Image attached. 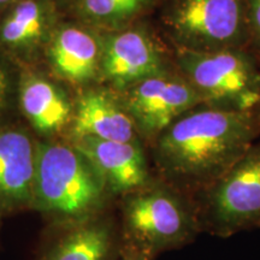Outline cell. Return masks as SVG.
I'll use <instances>...</instances> for the list:
<instances>
[{
  "instance_id": "d6986e66",
  "label": "cell",
  "mask_w": 260,
  "mask_h": 260,
  "mask_svg": "<svg viewBox=\"0 0 260 260\" xmlns=\"http://www.w3.org/2000/svg\"><path fill=\"white\" fill-rule=\"evenodd\" d=\"M12 0H0V5H4V4H8V3H11Z\"/></svg>"
},
{
  "instance_id": "ac0fdd59",
  "label": "cell",
  "mask_w": 260,
  "mask_h": 260,
  "mask_svg": "<svg viewBox=\"0 0 260 260\" xmlns=\"http://www.w3.org/2000/svg\"><path fill=\"white\" fill-rule=\"evenodd\" d=\"M10 87H11L10 75L4 68V65L0 64V109L4 106L6 99H8Z\"/></svg>"
},
{
  "instance_id": "7a4b0ae2",
  "label": "cell",
  "mask_w": 260,
  "mask_h": 260,
  "mask_svg": "<svg viewBox=\"0 0 260 260\" xmlns=\"http://www.w3.org/2000/svg\"><path fill=\"white\" fill-rule=\"evenodd\" d=\"M105 184L88 158L75 146H37L34 209L58 222L87 219L100 206Z\"/></svg>"
},
{
  "instance_id": "7c38bea8",
  "label": "cell",
  "mask_w": 260,
  "mask_h": 260,
  "mask_svg": "<svg viewBox=\"0 0 260 260\" xmlns=\"http://www.w3.org/2000/svg\"><path fill=\"white\" fill-rule=\"evenodd\" d=\"M103 34L79 27H65L54 35L50 60L54 70L71 82L99 79Z\"/></svg>"
},
{
  "instance_id": "8fae6325",
  "label": "cell",
  "mask_w": 260,
  "mask_h": 260,
  "mask_svg": "<svg viewBox=\"0 0 260 260\" xmlns=\"http://www.w3.org/2000/svg\"><path fill=\"white\" fill-rule=\"evenodd\" d=\"M75 147L88 158L104 184L113 193L139 189L148 177L140 141L117 142L93 138L75 139Z\"/></svg>"
},
{
  "instance_id": "6da1fadb",
  "label": "cell",
  "mask_w": 260,
  "mask_h": 260,
  "mask_svg": "<svg viewBox=\"0 0 260 260\" xmlns=\"http://www.w3.org/2000/svg\"><path fill=\"white\" fill-rule=\"evenodd\" d=\"M260 113L201 103L154 140L159 167L183 184L214 183L255 144Z\"/></svg>"
},
{
  "instance_id": "ffe728a7",
  "label": "cell",
  "mask_w": 260,
  "mask_h": 260,
  "mask_svg": "<svg viewBox=\"0 0 260 260\" xmlns=\"http://www.w3.org/2000/svg\"><path fill=\"white\" fill-rule=\"evenodd\" d=\"M259 113H260V109H259Z\"/></svg>"
},
{
  "instance_id": "9c48e42d",
  "label": "cell",
  "mask_w": 260,
  "mask_h": 260,
  "mask_svg": "<svg viewBox=\"0 0 260 260\" xmlns=\"http://www.w3.org/2000/svg\"><path fill=\"white\" fill-rule=\"evenodd\" d=\"M73 136L117 142H136L140 138L121 96L110 87L86 90L80 96L73 117Z\"/></svg>"
},
{
  "instance_id": "ba28073f",
  "label": "cell",
  "mask_w": 260,
  "mask_h": 260,
  "mask_svg": "<svg viewBox=\"0 0 260 260\" xmlns=\"http://www.w3.org/2000/svg\"><path fill=\"white\" fill-rule=\"evenodd\" d=\"M124 212L126 228L133 237L152 249L183 241L191 230V219L183 205L164 190L134 195Z\"/></svg>"
},
{
  "instance_id": "52a82bcc",
  "label": "cell",
  "mask_w": 260,
  "mask_h": 260,
  "mask_svg": "<svg viewBox=\"0 0 260 260\" xmlns=\"http://www.w3.org/2000/svg\"><path fill=\"white\" fill-rule=\"evenodd\" d=\"M210 212L223 232H232L260 218V144L253 145L214 182Z\"/></svg>"
},
{
  "instance_id": "2e32d148",
  "label": "cell",
  "mask_w": 260,
  "mask_h": 260,
  "mask_svg": "<svg viewBox=\"0 0 260 260\" xmlns=\"http://www.w3.org/2000/svg\"><path fill=\"white\" fill-rule=\"evenodd\" d=\"M46 29V11L37 0H23L15 6L0 27V40L10 47L37 44Z\"/></svg>"
},
{
  "instance_id": "3957f363",
  "label": "cell",
  "mask_w": 260,
  "mask_h": 260,
  "mask_svg": "<svg viewBox=\"0 0 260 260\" xmlns=\"http://www.w3.org/2000/svg\"><path fill=\"white\" fill-rule=\"evenodd\" d=\"M159 23L172 51L248 47V0H159Z\"/></svg>"
},
{
  "instance_id": "8992f818",
  "label": "cell",
  "mask_w": 260,
  "mask_h": 260,
  "mask_svg": "<svg viewBox=\"0 0 260 260\" xmlns=\"http://www.w3.org/2000/svg\"><path fill=\"white\" fill-rule=\"evenodd\" d=\"M139 135L155 140L172 122L199 105V94L176 68L118 93Z\"/></svg>"
},
{
  "instance_id": "30bf717a",
  "label": "cell",
  "mask_w": 260,
  "mask_h": 260,
  "mask_svg": "<svg viewBox=\"0 0 260 260\" xmlns=\"http://www.w3.org/2000/svg\"><path fill=\"white\" fill-rule=\"evenodd\" d=\"M37 146L21 129L0 126V211L32 204Z\"/></svg>"
},
{
  "instance_id": "9a60e30c",
  "label": "cell",
  "mask_w": 260,
  "mask_h": 260,
  "mask_svg": "<svg viewBox=\"0 0 260 260\" xmlns=\"http://www.w3.org/2000/svg\"><path fill=\"white\" fill-rule=\"evenodd\" d=\"M159 0H81L83 15L94 27L109 32L136 23Z\"/></svg>"
},
{
  "instance_id": "5b68a950",
  "label": "cell",
  "mask_w": 260,
  "mask_h": 260,
  "mask_svg": "<svg viewBox=\"0 0 260 260\" xmlns=\"http://www.w3.org/2000/svg\"><path fill=\"white\" fill-rule=\"evenodd\" d=\"M174 68L171 48L138 22L103 34L99 79L117 93Z\"/></svg>"
},
{
  "instance_id": "5bb4252c",
  "label": "cell",
  "mask_w": 260,
  "mask_h": 260,
  "mask_svg": "<svg viewBox=\"0 0 260 260\" xmlns=\"http://www.w3.org/2000/svg\"><path fill=\"white\" fill-rule=\"evenodd\" d=\"M110 245L111 236L104 224L82 223L57 243L46 260H105Z\"/></svg>"
},
{
  "instance_id": "277c9868",
  "label": "cell",
  "mask_w": 260,
  "mask_h": 260,
  "mask_svg": "<svg viewBox=\"0 0 260 260\" xmlns=\"http://www.w3.org/2000/svg\"><path fill=\"white\" fill-rule=\"evenodd\" d=\"M172 53L175 68L193 86L204 104L259 112L260 57L251 48Z\"/></svg>"
},
{
  "instance_id": "e0dca14e",
  "label": "cell",
  "mask_w": 260,
  "mask_h": 260,
  "mask_svg": "<svg viewBox=\"0 0 260 260\" xmlns=\"http://www.w3.org/2000/svg\"><path fill=\"white\" fill-rule=\"evenodd\" d=\"M248 47L260 57V0H248Z\"/></svg>"
},
{
  "instance_id": "4fadbf2b",
  "label": "cell",
  "mask_w": 260,
  "mask_h": 260,
  "mask_svg": "<svg viewBox=\"0 0 260 260\" xmlns=\"http://www.w3.org/2000/svg\"><path fill=\"white\" fill-rule=\"evenodd\" d=\"M21 106L25 117L38 132H59L73 117V109L65 94L42 77H27L21 87Z\"/></svg>"
}]
</instances>
